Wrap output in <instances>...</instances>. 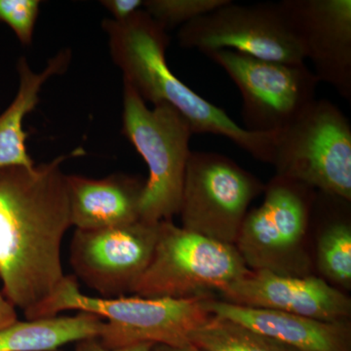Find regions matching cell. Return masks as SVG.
Masks as SVG:
<instances>
[{"label": "cell", "mask_w": 351, "mask_h": 351, "mask_svg": "<svg viewBox=\"0 0 351 351\" xmlns=\"http://www.w3.org/2000/svg\"><path fill=\"white\" fill-rule=\"evenodd\" d=\"M209 297H91L80 292L75 276H66L56 292L34 313L32 320L53 317L62 311L73 309L94 314L105 321L99 339L108 348L138 343L180 346L191 343V335L211 317L206 306Z\"/></svg>", "instance_id": "3957f363"}, {"label": "cell", "mask_w": 351, "mask_h": 351, "mask_svg": "<svg viewBox=\"0 0 351 351\" xmlns=\"http://www.w3.org/2000/svg\"><path fill=\"white\" fill-rule=\"evenodd\" d=\"M145 184L137 176L122 173L103 179L66 175L71 226L95 230L140 221Z\"/></svg>", "instance_id": "9a60e30c"}, {"label": "cell", "mask_w": 351, "mask_h": 351, "mask_svg": "<svg viewBox=\"0 0 351 351\" xmlns=\"http://www.w3.org/2000/svg\"><path fill=\"white\" fill-rule=\"evenodd\" d=\"M154 346L152 343H138L127 348H108L98 338H92L78 341L75 351H152Z\"/></svg>", "instance_id": "603a6c76"}, {"label": "cell", "mask_w": 351, "mask_h": 351, "mask_svg": "<svg viewBox=\"0 0 351 351\" xmlns=\"http://www.w3.org/2000/svg\"><path fill=\"white\" fill-rule=\"evenodd\" d=\"M101 5L112 14L114 22H125L144 8V0H103Z\"/></svg>", "instance_id": "7402d4cb"}, {"label": "cell", "mask_w": 351, "mask_h": 351, "mask_svg": "<svg viewBox=\"0 0 351 351\" xmlns=\"http://www.w3.org/2000/svg\"><path fill=\"white\" fill-rule=\"evenodd\" d=\"M113 63L126 82L152 105L166 104L188 121L193 134H213L232 141L261 162L270 163L274 134L252 133L239 126L223 110L186 86L172 73L166 59L170 43L167 32L144 9L125 22L106 19Z\"/></svg>", "instance_id": "7a4b0ae2"}, {"label": "cell", "mask_w": 351, "mask_h": 351, "mask_svg": "<svg viewBox=\"0 0 351 351\" xmlns=\"http://www.w3.org/2000/svg\"><path fill=\"white\" fill-rule=\"evenodd\" d=\"M71 61V51H60L48 60L43 71H32L27 60L20 58L17 63L19 88L12 103L0 114V170L13 166L34 167V159L27 151L29 135L24 128L25 117L36 110L43 85L51 77L63 75Z\"/></svg>", "instance_id": "2e32d148"}, {"label": "cell", "mask_w": 351, "mask_h": 351, "mask_svg": "<svg viewBox=\"0 0 351 351\" xmlns=\"http://www.w3.org/2000/svg\"><path fill=\"white\" fill-rule=\"evenodd\" d=\"M152 351H204L193 343L180 346H154Z\"/></svg>", "instance_id": "d4e9b609"}, {"label": "cell", "mask_w": 351, "mask_h": 351, "mask_svg": "<svg viewBox=\"0 0 351 351\" xmlns=\"http://www.w3.org/2000/svg\"><path fill=\"white\" fill-rule=\"evenodd\" d=\"M282 176L351 200V125L332 101L321 99L274 134L270 163Z\"/></svg>", "instance_id": "5b68a950"}, {"label": "cell", "mask_w": 351, "mask_h": 351, "mask_svg": "<svg viewBox=\"0 0 351 351\" xmlns=\"http://www.w3.org/2000/svg\"><path fill=\"white\" fill-rule=\"evenodd\" d=\"M105 321L92 313L17 320L0 330V351H56L82 339L100 338Z\"/></svg>", "instance_id": "e0dca14e"}, {"label": "cell", "mask_w": 351, "mask_h": 351, "mask_svg": "<svg viewBox=\"0 0 351 351\" xmlns=\"http://www.w3.org/2000/svg\"><path fill=\"white\" fill-rule=\"evenodd\" d=\"M16 309L0 289V330L19 320Z\"/></svg>", "instance_id": "cb8c5ba5"}, {"label": "cell", "mask_w": 351, "mask_h": 351, "mask_svg": "<svg viewBox=\"0 0 351 351\" xmlns=\"http://www.w3.org/2000/svg\"><path fill=\"white\" fill-rule=\"evenodd\" d=\"M284 18L319 82L351 101V0H282Z\"/></svg>", "instance_id": "7c38bea8"}, {"label": "cell", "mask_w": 351, "mask_h": 351, "mask_svg": "<svg viewBox=\"0 0 351 351\" xmlns=\"http://www.w3.org/2000/svg\"><path fill=\"white\" fill-rule=\"evenodd\" d=\"M248 271L234 245L189 232L172 221H163L158 223L151 262L132 294L152 299L210 295Z\"/></svg>", "instance_id": "8992f818"}, {"label": "cell", "mask_w": 351, "mask_h": 351, "mask_svg": "<svg viewBox=\"0 0 351 351\" xmlns=\"http://www.w3.org/2000/svg\"><path fill=\"white\" fill-rule=\"evenodd\" d=\"M265 186L230 157L191 152L180 205L182 228L234 245L249 205Z\"/></svg>", "instance_id": "9c48e42d"}, {"label": "cell", "mask_w": 351, "mask_h": 351, "mask_svg": "<svg viewBox=\"0 0 351 351\" xmlns=\"http://www.w3.org/2000/svg\"><path fill=\"white\" fill-rule=\"evenodd\" d=\"M158 223L138 221L103 230H75L69 246L75 278L101 298L132 294L151 262Z\"/></svg>", "instance_id": "8fae6325"}, {"label": "cell", "mask_w": 351, "mask_h": 351, "mask_svg": "<svg viewBox=\"0 0 351 351\" xmlns=\"http://www.w3.org/2000/svg\"><path fill=\"white\" fill-rule=\"evenodd\" d=\"M211 315L234 321L297 351H351L350 321L327 322L295 314L237 306L210 295Z\"/></svg>", "instance_id": "5bb4252c"}, {"label": "cell", "mask_w": 351, "mask_h": 351, "mask_svg": "<svg viewBox=\"0 0 351 351\" xmlns=\"http://www.w3.org/2000/svg\"><path fill=\"white\" fill-rule=\"evenodd\" d=\"M221 301L269 309L327 322L348 321L351 301L338 288L318 277L280 276L250 270L219 291Z\"/></svg>", "instance_id": "4fadbf2b"}, {"label": "cell", "mask_w": 351, "mask_h": 351, "mask_svg": "<svg viewBox=\"0 0 351 351\" xmlns=\"http://www.w3.org/2000/svg\"><path fill=\"white\" fill-rule=\"evenodd\" d=\"M317 265L321 274L341 287L351 286V228L350 221L336 219L320 233Z\"/></svg>", "instance_id": "d6986e66"}, {"label": "cell", "mask_w": 351, "mask_h": 351, "mask_svg": "<svg viewBox=\"0 0 351 351\" xmlns=\"http://www.w3.org/2000/svg\"><path fill=\"white\" fill-rule=\"evenodd\" d=\"M82 149L34 167L0 170V280L31 320L63 282L62 242L71 226L62 164Z\"/></svg>", "instance_id": "6da1fadb"}, {"label": "cell", "mask_w": 351, "mask_h": 351, "mask_svg": "<svg viewBox=\"0 0 351 351\" xmlns=\"http://www.w3.org/2000/svg\"><path fill=\"white\" fill-rule=\"evenodd\" d=\"M39 0H0V23L8 25L23 45H31L38 22Z\"/></svg>", "instance_id": "44dd1931"}, {"label": "cell", "mask_w": 351, "mask_h": 351, "mask_svg": "<svg viewBox=\"0 0 351 351\" xmlns=\"http://www.w3.org/2000/svg\"><path fill=\"white\" fill-rule=\"evenodd\" d=\"M204 351H297L234 321L211 315L189 337Z\"/></svg>", "instance_id": "ac0fdd59"}, {"label": "cell", "mask_w": 351, "mask_h": 351, "mask_svg": "<svg viewBox=\"0 0 351 351\" xmlns=\"http://www.w3.org/2000/svg\"><path fill=\"white\" fill-rule=\"evenodd\" d=\"M180 45L203 54L230 50L281 63H304L301 47L284 18L278 2L225 5L184 25Z\"/></svg>", "instance_id": "30bf717a"}, {"label": "cell", "mask_w": 351, "mask_h": 351, "mask_svg": "<svg viewBox=\"0 0 351 351\" xmlns=\"http://www.w3.org/2000/svg\"><path fill=\"white\" fill-rule=\"evenodd\" d=\"M122 133L149 168L140 206V221L157 223L179 215L184 174L193 135L181 113L171 106L147 107L123 82Z\"/></svg>", "instance_id": "277c9868"}, {"label": "cell", "mask_w": 351, "mask_h": 351, "mask_svg": "<svg viewBox=\"0 0 351 351\" xmlns=\"http://www.w3.org/2000/svg\"><path fill=\"white\" fill-rule=\"evenodd\" d=\"M230 0H144V10L166 32L193 22Z\"/></svg>", "instance_id": "ffe728a7"}, {"label": "cell", "mask_w": 351, "mask_h": 351, "mask_svg": "<svg viewBox=\"0 0 351 351\" xmlns=\"http://www.w3.org/2000/svg\"><path fill=\"white\" fill-rule=\"evenodd\" d=\"M205 56L221 66L242 97L244 129L252 133L282 130L316 100L319 80L306 63H281L230 50Z\"/></svg>", "instance_id": "ba28073f"}, {"label": "cell", "mask_w": 351, "mask_h": 351, "mask_svg": "<svg viewBox=\"0 0 351 351\" xmlns=\"http://www.w3.org/2000/svg\"><path fill=\"white\" fill-rule=\"evenodd\" d=\"M263 193L261 206L247 213L235 248L250 270L309 276L306 239L316 191L276 175Z\"/></svg>", "instance_id": "52a82bcc"}, {"label": "cell", "mask_w": 351, "mask_h": 351, "mask_svg": "<svg viewBox=\"0 0 351 351\" xmlns=\"http://www.w3.org/2000/svg\"></svg>", "instance_id": "484cf974"}]
</instances>
